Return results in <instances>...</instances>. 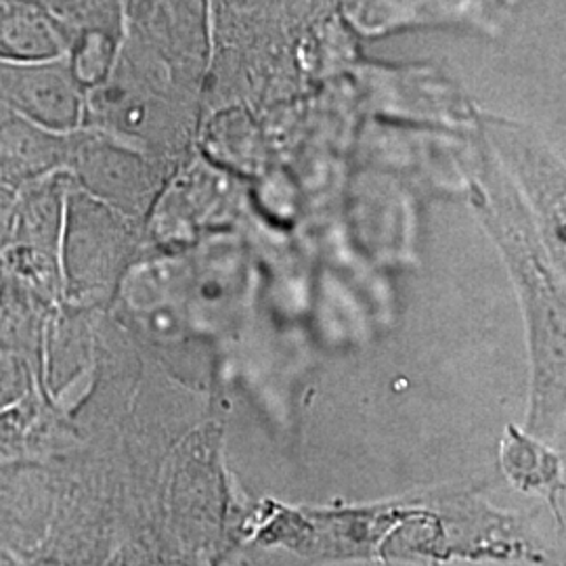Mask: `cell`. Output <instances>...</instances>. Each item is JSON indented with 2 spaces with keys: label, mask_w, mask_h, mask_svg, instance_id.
Instances as JSON below:
<instances>
[{
  "label": "cell",
  "mask_w": 566,
  "mask_h": 566,
  "mask_svg": "<svg viewBox=\"0 0 566 566\" xmlns=\"http://www.w3.org/2000/svg\"><path fill=\"white\" fill-rule=\"evenodd\" d=\"M72 76L61 60L0 61V103L42 130H72L81 114Z\"/></svg>",
  "instance_id": "obj_1"
},
{
  "label": "cell",
  "mask_w": 566,
  "mask_h": 566,
  "mask_svg": "<svg viewBox=\"0 0 566 566\" xmlns=\"http://www.w3.org/2000/svg\"><path fill=\"white\" fill-rule=\"evenodd\" d=\"M65 39L55 13L39 0H0V61L61 60Z\"/></svg>",
  "instance_id": "obj_2"
}]
</instances>
